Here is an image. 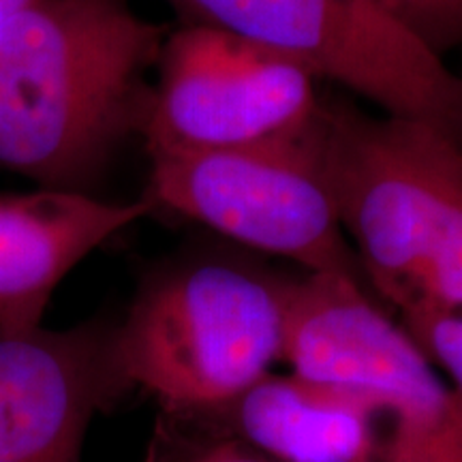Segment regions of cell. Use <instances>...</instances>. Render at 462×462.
<instances>
[{
	"instance_id": "6da1fadb",
	"label": "cell",
	"mask_w": 462,
	"mask_h": 462,
	"mask_svg": "<svg viewBox=\"0 0 462 462\" xmlns=\"http://www.w3.org/2000/svg\"><path fill=\"white\" fill-rule=\"evenodd\" d=\"M167 31L129 0H32L0 26V170L90 193L140 135Z\"/></svg>"
},
{
	"instance_id": "7a4b0ae2",
	"label": "cell",
	"mask_w": 462,
	"mask_h": 462,
	"mask_svg": "<svg viewBox=\"0 0 462 462\" xmlns=\"http://www.w3.org/2000/svg\"><path fill=\"white\" fill-rule=\"evenodd\" d=\"M287 293V279L234 259L157 270L116 323L125 383L178 411L227 407L282 360Z\"/></svg>"
},
{
	"instance_id": "3957f363",
	"label": "cell",
	"mask_w": 462,
	"mask_h": 462,
	"mask_svg": "<svg viewBox=\"0 0 462 462\" xmlns=\"http://www.w3.org/2000/svg\"><path fill=\"white\" fill-rule=\"evenodd\" d=\"M321 163L366 285L398 310L462 212V148L435 126L323 97Z\"/></svg>"
},
{
	"instance_id": "277c9868",
	"label": "cell",
	"mask_w": 462,
	"mask_h": 462,
	"mask_svg": "<svg viewBox=\"0 0 462 462\" xmlns=\"http://www.w3.org/2000/svg\"><path fill=\"white\" fill-rule=\"evenodd\" d=\"M282 362L371 398L388 426L377 462H462V398L360 282L332 274L289 281Z\"/></svg>"
},
{
	"instance_id": "5b68a950",
	"label": "cell",
	"mask_w": 462,
	"mask_h": 462,
	"mask_svg": "<svg viewBox=\"0 0 462 462\" xmlns=\"http://www.w3.org/2000/svg\"><path fill=\"white\" fill-rule=\"evenodd\" d=\"M321 114V112H319ZM143 198L304 274L366 287L321 163L319 118L302 135L212 152H154Z\"/></svg>"
},
{
	"instance_id": "8992f818",
	"label": "cell",
	"mask_w": 462,
	"mask_h": 462,
	"mask_svg": "<svg viewBox=\"0 0 462 462\" xmlns=\"http://www.w3.org/2000/svg\"><path fill=\"white\" fill-rule=\"evenodd\" d=\"M212 26L345 86L383 114L435 126L462 148V75L374 0H167Z\"/></svg>"
},
{
	"instance_id": "52a82bcc",
	"label": "cell",
	"mask_w": 462,
	"mask_h": 462,
	"mask_svg": "<svg viewBox=\"0 0 462 462\" xmlns=\"http://www.w3.org/2000/svg\"><path fill=\"white\" fill-rule=\"evenodd\" d=\"M140 135L148 154L212 152L302 135L319 118L321 79L212 26L167 32Z\"/></svg>"
},
{
	"instance_id": "ba28073f",
	"label": "cell",
	"mask_w": 462,
	"mask_h": 462,
	"mask_svg": "<svg viewBox=\"0 0 462 462\" xmlns=\"http://www.w3.org/2000/svg\"><path fill=\"white\" fill-rule=\"evenodd\" d=\"M116 323L0 337V462H79L97 411L129 390Z\"/></svg>"
},
{
	"instance_id": "9c48e42d",
	"label": "cell",
	"mask_w": 462,
	"mask_h": 462,
	"mask_svg": "<svg viewBox=\"0 0 462 462\" xmlns=\"http://www.w3.org/2000/svg\"><path fill=\"white\" fill-rule=\"evenodd\" d=\"M154 210L146 198L107 201L58 189L0 195V337L42 328L75 265Z\"/></svg>"
},
{
	"instance_id": "30bf717a",
	"label": "cell",
	"mask_w": 462,
	"mask_h": 462,
	"mask_svg": "<svg viewBox=\"0 0 462 462\" xmlns=\"http://www.w3.org/2000/svg\"><path fill=\"white\" fill-rule=\"evenodd\" d=\"M227 407L240 435L274 462H377V407L343 385L270 373Z\"/></svg>"
},
{
	"instance_id": "8fae6325",
	"label": "cell",
	"mask_w": 462,
	"mask_h": 462,
	"mask_svg": "<svg viewBox=\"0 0 462 462\" xmlns=\"http://www.w3.org/2000/svg\"><path fill=\"white\" fill-rule=\"evenodd\" d=\"M404 330L426 357L448 374L449 385L462 398V313L411 306L401 310Z\"/></svg>"
},
{
	"instance_id": "7c38bea8",
	"label": "cell",
	"mask_w": 462,
	"mask_h": 462,
	"mask_svg": "<svg viewBox=\"0 0 462 462\" xmlns=\"http://www.w3.org/2000/svg\"><path fill=\"white\" fill-rule=\"evenodd\" d=\"M398 24L443 58L462 45V0H374Z\"/></svg>"
},
{
	"instance_id": "4fadbf2b",
	"label": "cell",
	"mask_w": 462,
	"mask_h": 462,
	"mask_svg": "<svg viewBox=\"0 0 462 462\" xmlns=\"http://www.w3.org/2000/svg\"><path fill=\"white\" fill-rule=\"evenodd\" d=\"M190 462H274V460L265 458L262 454L248 452V449L234 446V443H223V446L208 449L206 454H201L199 458Z\"/></svg>"
},
{
	"instance_id": "5bb4252c",
	"label": "cell",
	"mask_w": 462,
	"mask_h": 462,
	"mask_svg": "<svg viewBox=\"0 0 462 462\" xmlns=\"http://www.w3.org/2000/svg\"><path fill=\"white\" fill-rule=\"evenodd\" d=\"M28 3H32V0H0V26L11 20L17 11L24 9Z\"/></svg>"
}]
</instances>
